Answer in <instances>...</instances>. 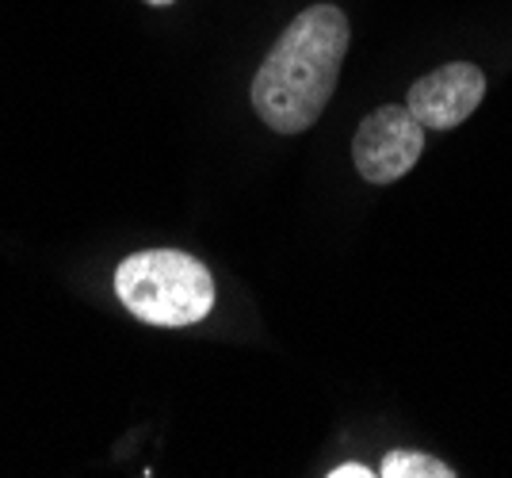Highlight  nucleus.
<instances>
[{
	"label": "nucleus",
	"instance_id": "obj_7",
	"mask_svg": "<svg viewBox=\"0 0 512 478\" xmlns=\"http://www.w3.org/2000/svg\"><path fill=\"white\" fill-rule=\"evenodd\" d=\"M150 4H172V0H150Z\"/></svg>",
	"mask_w": 512,
	"mask_h": 478
},
{
	"label": "nucleus",
	"instance_id": "obj_2",
	"mask_svg": "<svg viewBox=\"0 0 512 478\" xmlns=\"http://www.w3.org/2000/svg\"><path fill=\"white\" fill-rule=\"evenodd\" d=\"M115 295L134 318L150 326H192L203 322L214 306V280L207 264L176 253V249H150L134 253L115 272Z\"/></svg>",
	"mask_w": 512,
	"mask_h": 478
},
{
	"label": "nucleus",
	"instance_id": "obj_1",
	"mask_svg": "<svg viewBox=\"0 0 512 478\" xmlns=\"http://www.w3.org/2000/svg\"><path fill=\"white\" fill-rule=\"evenodd\" d=\"M348 54V20L333 4L299 12L253 77V108L276 134L318 123Z\"/></svg>",
	"mask_w": 512,
	"mask_h": 478
},
{
	"label": "nucleus",
	"instance_id": "obj_5",
	"mask_svg": "<svg viewBox=\"0 0 512 478\" xmlns=\"http://www.w3.org/2000/svg\"><path fill=\"white\" fill-rule=\"evenodd\" d=\"M379 475L383 478H451L455 471H451L448 463H440V459L398 448V452H390V456L383 459Z\"/></svg>",
	"mask_w": 512,
	"mask_h": 478
},
{
	"label": "nucleus",
	"instance_id": "obj_3",
	"mask_svg": "<svg viewBox=\"0 0 512 478\" xmlns=\"http://www.w3.org/2000/svg\"><path fill=\"white\" fill-rule=\"evenodd\" d=\"M421 150H425V127L406 104L371 111L352 138V161L371 184L402 180L417 165Z\"/></svg>",
	"mask_w": 512,
	"mask_h": 478
},
{
	"label": "nucleus",
	"instance_id": "obj_4",
	"mask_svg": "<svg viewBox=\"0 0 512 478\" xmlns=\"http://www.w3.org/2000/svg\"><path fill=\"white\" fill-rule=\"evenodd\" d=\"M486 96V77L470 62H451V66L432 69L428 77L409 85L406 108L421 119L425 131H451L467 123L474 108Z\"/></svg>",
	"mask_w": 512,
	"mask_h": 478
},
{
	"label": "nucleus",
	"instance_id": "obj_6",
	"mask_svg": "<svg viewBox=\"0 0 512 478\" xmlns=\"http://www.w3.org/2000/svg\"><path fill=\"white\" fill-rule=\"evenodd\" d=\"M379 471H367L363 463H344V467H333L329 478H375Z\"/></svg>",
	"mask_w": 512,
	"mask_h": 478
}]
</instances>
